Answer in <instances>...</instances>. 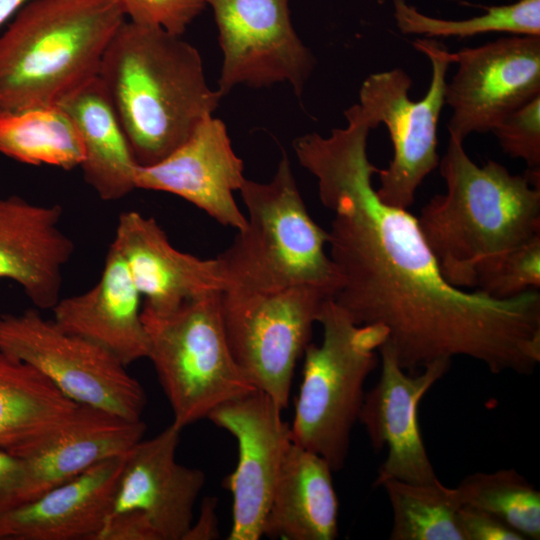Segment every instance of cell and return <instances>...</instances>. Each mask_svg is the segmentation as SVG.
<instances>
[{
    "instance_id": "cell-1",
    "label": "cell",
    "mask_w": 540,
    "mask_h": 540,
    "mask_svg": "<svg viewBox=\"0 0 540 540\" xmlns=\"http://www.w3.org/2000/svg\"><path fill=\"white\" fill-rule=\"evenodd\" d=\"M346 120L327 137L308 133L293 143L334 214L327 244L340 284L332 299L356 324L384 326L386 342L410 374L456 356L494 374L533 373L540 362L539 291L495 299L449 284L417 217L377 195L370 127L355 116Z\"/></svg>"
},
{
    "instance_id": "cell-2",
    "label": "cell",
    "mask_w": 540,
    "mask_h": 540,
    "mask_svg": "<svg viewBox=\"0 0 540 540\" xmlns=\"http://www.w3.org/2000/svg\"><path fill=\"white\" fill-rule=\"evenodd\" d=\"M98 77L140 166L174 151L222 97L209 87L198 50L182 36L127 20L112 37Z\"/></svg>"
},
{
    "instance_id": "cell-3",
    "label": "cell",
    "mask_w": 540,
    "mask_h": 540,
    "mask_svg": "<svg viewBox=\"0 0 540 540\" xmlns=\"http://www.w3.org/2000/svg\"><path fill=\"white\" fill-rule=\"evenodd\" d=\"M438 166L446 192L418 224L445 280L474 288L483 264L540 235V184L493 160L478 166L452 137Z\"/></svg>"
},
{
    "instance_id": "cell-4",
    "label": "cell",
    "mask_w": 540,
    "mask_h": 540,
    "mask_svg": "<svg viewBox=\"0 0 540 540\" xmlns=\"http://www.w3.org/2000/svg\"><path fill=\"white\" fill-rule=\"evenodd\" d=\"M126 20L117 0H30L0 36V114L57 106L96 77Z\"/></svg>"
},
{
    "instance_id": "cell-5",
    "label": "cell",
    "mask_w": 540,
    "mask_h": 540,
    "mask_svg": "<svg viewBox=\"0 0 540 540\" xmlns=\"http://www.w3.org/2000/svg\"><path fill=\"white\" fill-rule=\"evenodd\" d=\"M239 192L246 224L216 257L226 290L267 292L306 285L332 298L340 280L325 251L328 231L309 215L288 157L280 160L269 182L245 179Z\"/></svg>"
},
{
    "instance_id": "cell-6",
    "label": "cell",
    "mask_w": 540,
    "mask_h": 540,
    "mask_svg": "<svg viewBox=\"0 0 540 540\" xmlns=\"http://www.w3.org/2000/svg\"><path fill=\"white\" fill-rule=\"evenodd\" d=\"M318 323L323 339L320 345L309 343L303 353L291 437L336 472L345 465L364 384L378 365L376 350L387 340L388 331L380 324H356L331 297L324 300Z\"/></svg>"
},
{
    "instance_id": "cell-7",
    "label": "cell",
    "mask_w": 540,
    "mask_h": 540,
    "mask_svg": "<svg viewBox=\"0 0 540 540\" xmlns=\"http://www.w3.org/2000/svg\"><path fill=\"white\" fill-rule=\"evenodd\" d=\"M221 293L191 299L166 314L142 309L152 362L173 421L183 429L257 390L230 351Z\"/></svg>"
},
{
    "instance_id": "cell-8",
    "label": "cell",
    "mask_w": 540,
    "mask_h": 540,
    "mask_svg": "<svg viewBox=\"0 0 540 540\" xmlns=\"http://www.w3.org/2000/svg\"><path fill=\"white\" fill-rule=\"evenodd\" d=\"M413 46L428 58L431 80L425 96H409L410 76L401 68L370 74L356 104L371 129L386 126L393 146L389 166L379 169L376 190L386 204L408 209L423 180L439 165L437 125L445 104L447 72L453 53L435 38H418Z\"/></svg>"
},
{
    "instance_id": "cell-9",
    "label": "cell",
    "mask_w": 540,
    "mask_h": 540,
    "mask_svg": "<svg viewBox=\"0 0 540 540\" xmlns=\"http://www.w3.org/2000/svg\"><path fill=\"white\" fill-rule=\"evenodd\" d=\"M328 297L306 285L221 293L222 320L234 360L257 390L281 410L288 406L297 360L310 343Z\"/></svg>"
},
{
    "instance_id": "cell-10",
    "label": "cell",
    "mask_w": 540,
    "mask_h": 540,
    "mask_svg": "<svg viewBox=\"0 0 540 540\" xmlns=\"http://www.w3.org/2000/svg\"><path fill=\"white\" fill-rule=\"evenodd\" d=\"M0 350L34 367L80 405L141 420L146 394L127 366L97 344L44 318L37 308L0 314Z\"/></svg>"
},
{
    "instance_id": "cell-11",
    "label": "cell",
    "mask_w": 540,
    "mask_h": 540,
    "mask_svg": "<svg viewBox=\"0 0 540 540\" xmlns=\"http://www.w3.org/2000/svg\"><path fill=\"white\" fill-rule=\"evenodd\" d=\"M290 0H205L223 54L218 91L287 82L301 96L315 64L290 18Z\"/></svg>"
},
{
    "instance_id": "cell-12",
    "label": "cell",
    "mask_w": 540,
    "mask_h": 540,
    "mask_svg": "<svg viewBox=\"0 0 540 540\" xmlns=\"http://www.w3.org/2000/svg\"><path fill=\"white\" fill-rule=\"evenodd\" d=\"M446 83L449 137L491 132L503 118L540 96V36L505 35L453 53Z\"/></svg>"
},
{
    "instance_id": "cell-13",
    "label": "cell",
    "mask_w": 540,
    "mask_h": 540,
    "mask_svg": "<svg viewBox=\"0 0 540 540\" xmlns=\"http://www.w3.org/2000/svg\"><path fill=\"white\" fill-rule=\"evenodd\" d=\"M282 410L256 390L214 409L208 416L232 434L238 444V462L226 482L233 496L229 540H258L278 476L292 444L291 428Z\"/></svg>"
},
{
    "instance_id": "cell-14",
    "label": "cell",
    "mask_w": 540,
    "mask_h": 540,
    "mask_svg": "<svg viewBox=\"0 0 540 540\" xmlns=\"http://www.w3.org/2000/svg\"><path fill=\"white\" fill-rule=\"evenodd\" d=\"M381 373L364 395L358 421L375 452L387 448L377 485L386 478L415 484L440 481L426 451L418 421L419 404L430 388L449 370L451 360H437L410 374L400 367L385 341L378 349Z\"/></svg>"
},
{
    "instance_id": "cell-15",
    "label": "cell",
    "mask_w": 540,
    "mask_h": 540,
    "mask_svg": "<svg viewBox=\"0 0 540 540\" xmlns=\"http://www.w3.org/2000/svg\"><path fill=\"white\" fill-rule=\"evenodd\" d=\"M243 161L234 152L225 124L204 118L190 136L161 161L138 166L136 189L177 195L221 225L237 231L246 224L234 192L245 181Z\"/></svg>"
},
{
    "instance_id": "cell-16",
    "label": "cell",
    "mask_w": 540,
    "mask_h": 540,
    "mask_svg": "<svg viewBox=\"0 0 540 540\" xmlns=\"http://www.w3.org/2000/svg\"><path fill=\"white\" fill-rule=\"evenodd\" d=\"M181 431L171 423L156 436L141 439L126 453L108 517L139 511L160 540L184 539L194 521V506L205 474L176 460Z\"/></svg>"
},
{
    "instance_id": "cell-17",
    "label": "cell",
    "mask_w": 540,
    "mask_h": 540,
    "mask_svg": "<svg viewBox=\"0 0 540 540\" xmlns=\"http://www.w3.org/2000/svg\"><path fill=\"white\" fill-rule=\"evenodd\" d=\"M111 245L123 257L144 299L143 310L166 314L228 287L217 258L202 259L178 250L154 218L137 211L120 214Z\"/></svg>"
},
{
    "instance_id": "cell-18",
    "label": "cell",
    "mask_w": 540,
    "mask_h": 540,
    "mask_svg": "<svg viewBox=\"0 0 540 540\" xmlns=\"http://www.w3.org/2000/svg\"><path fill=\"white\" fill-rule=\"evenodd\" d=\"M62 217L59 204L0 197V279L16 282L39 310L60 300L63 271L75 250Z\"/></svg>"
},
{
    "instance_id": "cell-19",
    "label": "cell",
    "mask_w": 540,
    "mask_h": 540,
    "mask_svg": "<svg viewBox=\"0 0 540 540\" xmlns=\"http://www.w3.org/2000/svg\"><path fill=\"white\" fill-rule=\"evenodd\" d=\"M141 299L123 257L110 244L97 283L83 293L61 297L51 309L52 319L128 366L149 353Z\"/></svg>"
},
{
    "instance_id": "cell-20",
    "label": "cell",
    "mask_w": 540,
    "mask_h": 540,
    "mask_svg": "<svg viewBox=\"0 0 540 540\" xmlns=\"http://www.w3.org/2000/svg\"><path fill=\"white\" fill-rule=\"evenodd\" d=\"M125 455L15 507L0 523V540H94L111 511Z\"/></svg>"
},
{
    "instance_id": "cell-21",
    "label": "cell",
    "mask_w": 540,
    "mask_h": 540,
    "mask_svg": "<svg viewBox=\"0 0 540 540\" xmlns=\"http://www.w3.org/2000/svg\"><path fill=\"white\" fill-rule=\"evenodd\" d=\"M146 424L82 405L68 426L22 457L24 477L20 505L92 466L125 455L143 439Z\"/></svg>"
},
{
    "instance_id": "cell-22",
    "label": "cell",
    "mask_w": 540,
    "mask_h": 540,
    "mask_svg": "<svg viewBox=\"0 0 540 540\" xmlns=\"http://www.w3.org/2000/svg\"><path fill=\"white\" fill-rule=\"evenodd\" d=\"M329 463L294 442L284 458L262 534L285 540H333L339 502Z\"/></svg>"
},
{
    "instance_id": "cell-23",
    "label": "cell",
    "mask_w": 540,
    "mask_h": 540,
    "mask_svg": "<svg viewBox=\"0 0 540 540\" xmlns=\"http://www.w3.org/2000/svg\"><path fill=\"white\" fill-rule=\"evenodd\" d=\"M80 135L85 182L103 201H117L136 189L139 166L114 106L98 75L59 104Z\"/></svg>"
},
{
    "instance_id": "cell-24",
    "label": "cell",
    "mask_w": 540,
    "mask_h": 540,
    "mask_svg": "<svg viewBox=\"0 0 540 540\" xmlns=\"http://www.w3.org/2000/svg\"><path fill=\"white\" fill-rule=\"evenodd\" d=\"M81 406L34 367L0 350V450L24 457L72 423Z\"/></svg>"
},
{
    "instance_id": "cell-25",
    "label": "cell",
    "mask_w": 540,
    "mask_h": 540,
    "mask_svg": "<svg viewBox=\"0 0 540 540\" xmlns=\"http://www.w3.org/2000/svg\"><path fill=\"white\" fill-rule=\"evenodd\" d=\"M0 153L18 162L72 170L84 150L69 115L58 105L0 114Z\"/></svg>"
},
{
    "instance_id": "cell-26",
    "label": "cell",
    "mask_w": 540,
    "mask_h": 540,
    "mask_svg": "<svg viewBox=\"0 0 540 540\" xmlns=\"http://www.w3.org/2000/svg\"><path fill=\"white\" fill-rule=\"evenodd\" d=\"M382 486L388 496L393 522L391 540H465L459 521L461 502L456 487L415 484L386 478Z\"/></svg>"
},
{
    "instance_id": "cell-27",
    "label": "cell",
    "mask_w": 540,
    "mask_h": 540,
    "mask_svg": "<svg viewBox=\"0 0 540 540\" xmlns=\"http://www.w3.org/2000/svg\"><path fill=\"white\" fill-rule=\"evenodd\" d=\"M392 3L396 25L403 34L424 38H466L485 33L540 36V0L491 6L482 15L461 20L428 16L406 0H392Z\"/></svg>"
},
{
    "instance_id": "cell-28",
    "label": "cell",
    "mask_w": 540,
    "mask_h": 540,
    "mask_svg": "<svg viewBox=\"0 0 540 540\" xmlns=\"http://www.w3.org/2000/svg\"><path fill=\"white\" fill-rule=\"evenodd\" d=\"M456 489L461 506L497 516L525 539L540 538V492L515 469L470 474Z\"/></svg>"
},
{
    "instance_id": "cell-29",
    "label": "cell",
    "mask_w": 540,
    "mask_h": 540,
    "mask_svg": "<svg viewBox=\"0 0 540 540\" xmlns=\"http://www.w3.org/2000/svg\"><path fill=\"white\" fill-rule=\"evenodd\" d=\"M540 287V235L483 264L475 291L507 299Z\"/></svg>"
},
{
    "instance_id": "cell-30",
    "label": "cell",
    "mask_w": 540,
    "mask_h": 540,
    "mask_svg": "<svg viewBox=\"0 0 540 540\" xmlns=\"http://www.w3.org/2000/svg\"><path fill=\"white\" fill-rule=\"evenodd\" d=\"M491 132L506 154L540 171V96L511 112Z\"/></svg>"
},
{
    "instance_id": "cell-31",
    "label": "cell",
    "mask_w": 540,
    "mask_h": 540,
    "mask_svg": "<svg viewBox=\"0 0 540 540\" xmlns=\"http://www.w3.org/2000/svg\"><path fill=\"white\" fill-rule=\"evenodd\" d=\"M130 22L182 36L203 11L205 0H117Z\"/></svg>"
},
{
    "instance_id": "cell-32",
    "label": "cell",
    "mask_w": 540,
    "mask_h": 540,
    "mask_svg": "<svg viewBox=\"0 0 540 540\" xmlns=\"http://www.w3.org/2000/svg\"><path fill=\"white\" fill-rule=\"evenodd\" d=\"M458 521L465 540H525L497 516L472 506L459 508Z\"/></svg>"
},
{
    "instance_id": "cell-33",
    "label": "cell",
    "mask_w": 540,
    "mask_h": 540,
    "mask_svg": "<svg viewBox=\"0 0 540 540\" xmlns=\"http://www.w3.org/2000/svg\"><path fill=\"white\" fill-rule=\"evenodd\" d=\"M94 540H160V537L144 514L132 510L109 516Z\"/></svg>"
},
{
    "instance_id": "cell-34",
    "label": "cell",
    "mask_w": 540,
    "mask_h": 540,
    "mask_svg": "<svg viewBox=\"0 0 540 540\" xmlns=\"http://www.w3.org/2000/svg\"><path fill=\"white\" fill-rule=\"evenodd\" d=\"M23 477L22 459L0 450V523L11 510L20 505Z\"/></svg>"
},
{
    "instance_id": "cell-35",
    "label": "cell",
    "mask_w": 540,
    "mask_h": 540,
    "mask_svg": "<svg viewBox=\"0 0 540 540\" xmlns=\"http://www.w3.org/2000/svg\"><path fill=\"white\" fill-rule=\"evenodd\" d=\"M214 498L204 499L198 520L192 523L183 540H208L218 536Z\"/></svg>"
},
{
    "instance_id": "cell-36",
    "label": "cell",
    "mask_w": 540,
    "mask_h": 540,
    "mask_svg": "<svg viewBox=\"0 0 540 540\" xmlns=\"http://www.w3.org/2000/svg\"><path fill=\"white\" fill-rule=\"evenodd\" d=\"M30 0H0V26Z\"/></svg>"
}]
</instances>
